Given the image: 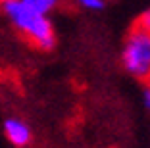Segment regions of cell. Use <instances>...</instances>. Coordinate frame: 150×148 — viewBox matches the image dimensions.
<instances>
[{
    "mask_svg": "<svg viewBox=\"0 0 150 148\" xmlns=\"http://www.w3.org/2000/svg\"><path fill=\"white\" fill-rule=\"evenodd\" d=\"M0 10L13 29L33 46H37L39 50H52L56 46V31L50 16L29 8L21 0H8L0 4Z\"/></svg>",
    "mask_w": 150,
    "mask_h": 148,
    "instance_id": "cell-1",
    "label": "cell"
},
{
    "mask_svg": "<svg viewBox=\"0 0 150 148\" xmlns=\"http://www.w3.org/2000/svg\"><path fill=\"white\" fill-rule=\"evenodd\" d=\"M123 69L141 83H150V31L137 23L127 31L121 46Z\"/></svg>",
    "mask_w": 150,
    "mask_h": 148,
    "instance_id": "cell-2",
    "label": "cell"
},
{
    "mask_svg": "<svg viewBox=\"0 0 150 148\" xmlns=\"http://www.w3.org/2000/svg\"><path fill=\"white\" fill-rule=\"evenodd\" d=\"M2 131H4V137L13 148H25L31 144L33 140V133L31 127L27 125L23 119L19 118H8L2 123Z\"/></svg>",
    "mask_w": 150,
    "mask_h": 148,
    "instance_id": "cell-3",
    "label": "cell"
},
{
    "mask_svg": "<svg viewBox=\"0 0 150 148\" xmlns=\"http://www.w3.org/2000/svg\"><path fill=\"white\" fill-rule=\"evenodd\" d=\"M21 2H25L29 8L37 10V12L44 13V16H50L52 12H56L62 6V0H21Z\"/></svg>",
    "mask_w": 150,
    "mask_h": 148,
    "instance_id": "cell-4",
    "label": "cell"
},
{
    "mask_svg": "<svg viewBox=\"0 0 150 148\" xmlns=\"http://www.w3.org/2000/svg\"><path fill=\"white\" fill-rule=\"evenodd\" d=\"M75 4L79 6V8L83 10H88V12H100V10H104V0H73Z\"/></svg>",
    "mask_w": 150,
    "mask_h": 148,
    "instance_id": "cell-5",
    "label": "cell"
},
{
    "mask_svg": "<svg viewBox=\"0 0 150 148\" xmlns=\"http://www.w3.org/2000/svg\"><path fill=\"white\" fill-rule=\"evenodd\" d=\"M137 25H139V27H142V29H146V31H150V8H146L144 12L139 16Z\"/></svg>",
    "mask_w": 150,
    "mask_h": 148,
    "instance_id": "cell-6",
    "label": "cell"
},
{
    "mask_svg": "<svg viewBox=\"0 0 150 148\" xmlns=\"http://www.w3.org/2000/svg\"><path fill=\"white\" fill-rule=\"evenodd\" d=\"M142 104L150 112V83H142Z\"/></svg>",
    "mask_w": 150,
    "mask_h": 148,
    "instance_id": "cell-7",
    "label": "cell"
},
{
    "mask_svg": "<svg viewBox=\"0 0 150 148\" xmlns=\"http://www.w3.org/2000/svg\"><path fill=\"white\" fill-rule=\"evenodd\" d=\"M4 2H8V0H0V4H4Z\"/></svg>",
    "mask_w": 150,
    "mask_h": 148,
    "instance_id": "cell-8",
    "label": "cell"
}]
</instances>
